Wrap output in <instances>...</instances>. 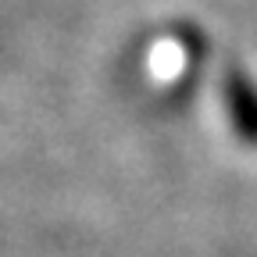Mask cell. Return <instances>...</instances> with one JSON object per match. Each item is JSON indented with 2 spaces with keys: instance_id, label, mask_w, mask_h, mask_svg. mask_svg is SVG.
<instances>
[{
  "instance_id": "obj_1",
  "label": "cell",
  "mask_w": 257,
  "mask_h": 257,
  "mask_svg": "<svg viewBox=\"0 0 257 257\" xmlns=\"http://www.w3.org/2000/svg\"><path fill=\"white\" fill-rule=\"evenodd\" d=\"M221 100H225V111H229L232 133L246 147H257V82L246 72L229 68L221 75Z\"/></svg>"
}]
</instances>
